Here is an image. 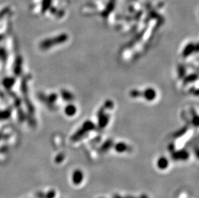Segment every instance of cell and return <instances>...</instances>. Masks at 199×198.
<instances>
[{"mask_svg": "<svg viewBox=\"0 0 199 198\" xmlns=\"http://www.w3.org/2000/svg\"><path fill=\"white\" fill-rule=\"evenodd\" d=\"M116 150H117L118 152L123 153L126 150V146L123 144H118V145L116 147Z\"/></svg>", "mask_w": 199, "mask_h": 198, "instance_id": "cell-3", "label": "cell"}, {"mask_svg": "<svg viewBox=\"0 0 199 198\" xmlns=\"http://www.w3.org/2000/svg\"><path fill=\"white\" fill-rule=\"evenodd\" d=\"M83 179H84V174L81 170H75L72 174V177H71L73 183L75 185H80L83 182Z\"/></svg>", "mask_w": 199, "mask_h": 198, "instance_id": "cell-1", "label": "cell"}, {"mask_svg": "<svg viewBox=\"0 0 199 198\" xmlns=\"http://www.w3.org/2000/svg\"><path fill=\"white\" fill-rule=\"evenodd\" d=\"M157 167L160 170H165L168 167L169 160L165 156H161L157 160Z\"/></svg>", "mask_w": 199, "mask_h": 198, "instance_id": "cell-2", "label": "cell"}]
</instances>
